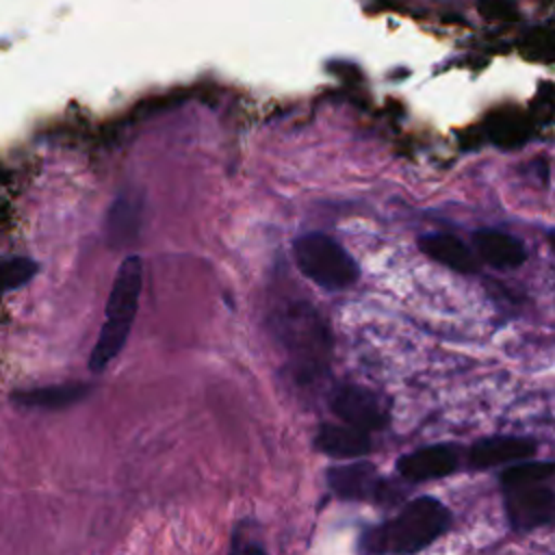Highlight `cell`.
Masks as SVG:
<instances>
[{
	"mask_svg": "<svg viewBox=\"0 0 555 555\" xmlns=\"http://www.w3.org/2000/svg\"><path fill=\"white\" fill-rule=\"evenodd\" d=\"M451 525L449 509L434 496H418L388 522L362 535L364 555H414L440 538Z\"/></svg>",
	"mask_w": 555,
	"mask_h": 555,
	"instance_id": "6da1fadb",
	"label": "cell"
},
{
	"mask_svg": "<svg viewBox=\"0 0 555 555\" xmlns=\"http://www.w3.org/2000/svg\"><path fill=\"white\" fill-rule=\"evenodd\" d=\"M141 288H143V260L139 256H128L119 264L108 293L104 323L98 334L95 347L89 356L91 371L95 373L104 371L124 349L137 308H139Z\"/></svg>",
	"mask_w": 555,
	"mask_h": 555,
	"instance_id": "7a4b0ae2",
	"label": "cell"
},
{
	"mask_svg": "<svg viewBox=\"0 0 555 555\" xmlns=\"http://www.w3.org/2000/svg\"><path fill=\"white\" fill-rule=\"evenodd\" d=\"M299 271L321 288L343 291L358 280V264L340 243L321 232L304 234L293 245Z\"/></svg>",
	"mask_w": 555,
	"mask_h": 555,
	"instance_id": "3957f363",
	"label": "cell"
},
{
	"mask_svg": "<svg viewBox=\"0 0 555 555\" xmlns=\"http://www.w3.org/2000/svg\"><path fill=\"white\" fill-rule=\"evenodd\" d=\"M282 338L299 373L314 375L327 356V336L317 319H291L282 323Z\"/></svg>",
	"mask_w": 555,
	"mask_h": 555,
	"instance_id": "277c9868",
	"label": "cell"
},
{
	"mask_svg": "<svg viewBox=\"0 0 555 555\" xmlns=\"http://www.w3.org/2000/svg\"><path fill=\"white\" fill-rule=\"evenodd\" d=\"M332 410L336 416L356 429L366 434L382 429L388 423V410L384 401L362 386H340L332 397Z\"/></svg>",
	"mask_w": 555,
	"mask_h": 555,
	"instance_id": "5b68a950",
	"label": "cell"
},
{
	"mask_svg": "<svg viewBox=\"0 0 555 555\" xmlns=\"http://www.w3.org/2000/svg\"><path fill=\"white\" fill-rule=\"evenodd\" d=\"M507 518L516 529H531L544 525L555 514V494L544 486L507 488L505 496Z\"/></svg>",
	"mask_w": 555,
	"mask_h": 555,
	"instance_id": "8992f818",
	"label": "cell"
},
{
	"mask_svg": "<svg viewBox=\"0 0 555 555\" xmlns=\"http://www.w3.org/2000/svg\"><path fill=\"white\" fill-rule=\"evenodd\" d=\"M460 464V451L453 444H431L412 451L397 462V470L408 481H427L451 475Z\"/></svg>",
	"mask_w": 555,
	"mask_h": 555,
	"instance_id": "52a82bcc",
	"label": "cell"
},
{
	"mask_svg": "<svg viewBox=\"0 0 555 555\" xmlns=\"http://www.w3.org/2000/svg\"><path fill=\"white\" fill-rule=\"evenodd\" d=\"M327 483L332 492L347 501H369L382 496V479L373 464L353 462L343 466H332L327 470Z\"/></svg>",
	"mask_w": 555,
	"mask_h": 555,
	"instance_id": "ba28073f",
	"label": "cell"
},
{
	"mask_svg": "<svg viewBox=\"0 0 555 555\" xmlns=\"http://www.w3.org/2000/svg\"><path fill=\"white\" fill-rule=\"evenodd\" d=\"M533 449H535V444L527 438H516V436L483 438L470 447L468 462L473 468H492L499 464L529 457L533 453Z\"/></svg>",
	"mask_w": 555,
	"mask_h": 555,
	"instance_id": "9c48e42d",
	"label": "cell"
},
{
	"mask_svg": "<svg viewBox=\"0 0 555 555\" xmlns=\"http://www.w3.org/2000/svg\"><path fill=\"white\" fill-rule=\"evenodd\" d=\"M477 254L496 269L520 267L527 258V251L518 238L499 230H477L473 236Z\"/></svg>",
	"mask_w": 555,
	"mask_h": 555,
	"instance_id": "30bf717a",
	"label": "cell"
},
{
	"mask_svg": "<svg viewBox=\"0 0 555 555\" xmlns=\"http://www.w3.org/2000/svg\"><path fill=\"white\" fill-rule=\"evenodd\" d=\"M314 444L319 451L334 457H358L371 451V438L366 431L351 425L325 423L319 427Z\"/></svg>",
	"mask_w": 555,
	"mask_h": 555,
	"instance_id": "8fae6325",
	"label": "cell"
},
{
	"mask_svg": "<svg viewBox=\"0 0 555 555\" xmlns=\"http://www.w3.org/2000/svg\"><path fill=\"white\" fill-rule=\"evenodd\" d=\"M423 254H427L431 260L460 271V273H473L477 269V262L473 258V251L451 234H427L418 241Z\"/></svg>",
	"mask_w": 555,
	"mask_h": 555,
	"instance_id": "7c38bea8",
	"label": "cell"
},
{
	"mask_svg": "<svg viewBox=\"0 0 555 555\" xmlns=\"http://www.w3.org/2000/svg\"><path fill=\"white\" fill-rule=\"evenodd\" d=\"M89 392L87 386L80 384H63V386H46V388H35V390H24L13 395V399L22 405L28 408H48V410H59L69 403L80 401Z\"/></svg>",
	"mask_w": 555,
	"mask_h": 555,
	"instance_id": "4fadbf2b",
	"label": "cell"
},
{
	"mask_svg": "<svg viewBox=\"0 0 555 555\" xmlns=\"http://www.w3.org/2000/svg\"><path fill=\"white\" fill-rule=\"evenodd\" d=\"M139 202L128 197H117L111 206L108 219H106V236L111 245H126L130 238H134L139 230Z\"/></svg>",
	"mask_w": 555,
	"mask_h": 555,
	"instance_id": "5bb4252c",
	"label": "cell"
},
{
	"mask_svg": "<svg viewBox=\"0 0 555 555\" xmlns=\"http://www.w3.org/2000/svg\"><path fill=\"white\" fill-rule=\"evenodd\" d=\"M555 473L553 462H522L512 468H507L501 475V483L505 488H518V486H533L544 479H548Z\"/></svg>",
	"mask_w": 555,
	"mask_h": 555,
	"instance_id": "9a60e30c",
	"label": "cell"
},
{
	"mask_svg": "<svg viewBox=\"0 0 555 555\" xmlns=\"http://www.w3.org/2000/svg\"><path fill=\"white\" fill-rule=\"evenodd\" d=\"M37 271V264L28 258H15L11 262H7L2 269H0V284L4 288H15L24 282H28Z\"/></svg>",
	"mask_w": 555,
	"mask_h": 555,
	"instance_id": "2e32d148",
	"label": "cell"
},
{
	"mask_svg": "<svg viewBox=\"0 0 555 555\" xmlns=\"http://www.w3.org/2000/svg\"><path fill=\"white\" fill-rule=\"evenodd\" d=\"M232 555H267V551L260 544H247V546H238L232 551Z\"/></svg>",
	"mask_w": 555,
	"mask_h": 555,
	"instance_id": "e0dca14e",
	"label": "cell"
},
{
	"mask_svg": "<svg viewBox=\"0 0 555 555\" xmlns=\"http://www.w3.org/2000/svg\"><path fill=\"white\" fill-rule=\"evenodd\" d=\"M548 241H551V245H553V247H555V230H553V232H551V234H548Z\"/></svg>",
	"mask_w": 555,
	"mask_h": 555,
	"instance_id": "ac0fdd59",
	"label": "cell"
}]
</instances>
